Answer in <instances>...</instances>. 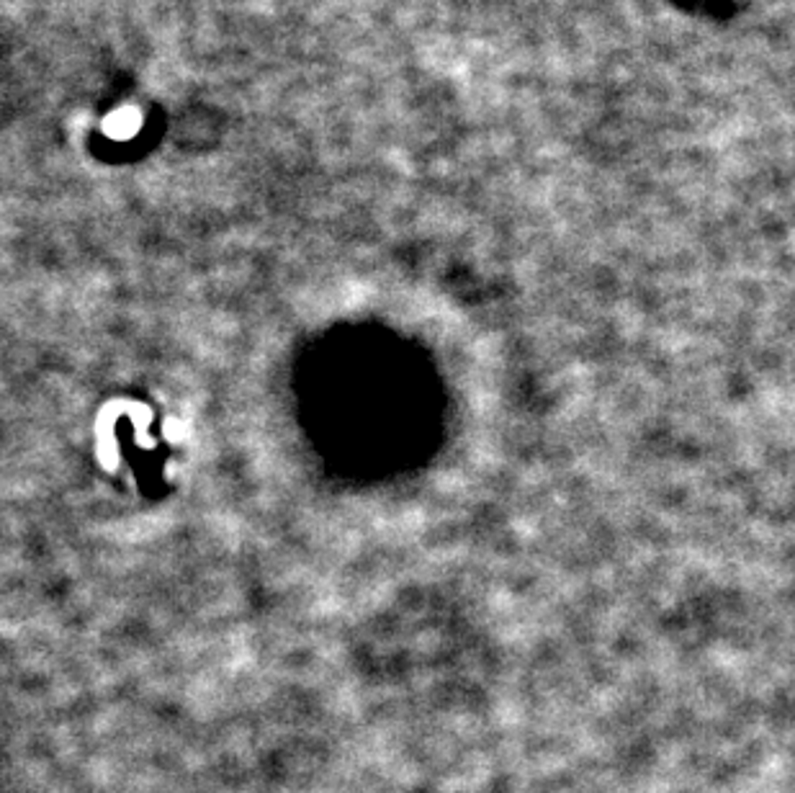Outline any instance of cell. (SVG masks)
Here are the masks:
<instances>
[{
    "label": "cell",
    "mask_w": 795,
    "mask_h": 793,
    "mask_svg": "<svg viewBox=\"0 0 795 793\" xmlns=\"http://www.w3.org/2000/svg\"><path fill=\"white\" fill-rule=\"evenodd\" d=\"M137 127H140V114H137L134 109H118L117 114H111L109 121H106L109 135H111V137H118V140L132 137V135L137 132Z\"/></svg>",
    "instance_id": "6da1fadb"
}]
</instances>
